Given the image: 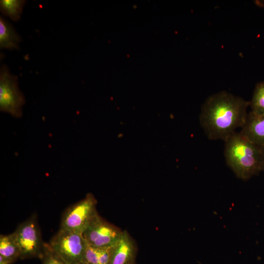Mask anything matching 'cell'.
I'll list each match as a JSON object with an SVG mask.
<instances>
[{"label": "cell", "instance_id": "1", "mask_svg": "<svg viewBox=\"0 0 264 264\" xmlns=\"http://www.w3.org/2000/svg\"><path fill=\"white\" fill-rule=\"evenodd\" d=\"M249 102L226 91L208 97L199 114L200 124L210 140L225 141L243 126Z\"/></svg>", "mask_w": 264, "mask_h": 264}, {"label": "cell", "instance_id": "2", "mask_svg": "<svg viewBox=\"0 0 264 264\" xmlns=\"http://www.w3.org/2000/svg\"><path fill=\"white\" fill-rule=\"evenodd\" d=\"M224 142L226 163L237 177L246 180L262 171L261 147L240 132L233 133Z\"/></svg>", "mask_w": 264, "mask_h": 264}, {"label": "cell", "instance_id": "3", "mask_svg": "<svg viewBox=\"0 0 264 264\" xmlns=\"http://www.w3.org/2000/svg\"><path fill=\"white\" fill-rule=\"evenodd\" d=\"M96 204L97 200L94 196L88 194L83 199L65 210L62 217L60 228L82 234L98 215Z\"/></svg>", "mask_w": 264, "mask_h": 264}, {"label": "cell", "instance_id": "4", "mask_svg": "<svg viewBox=\"0 0 264 264\" xmlns=\"http://www.w3.org/2000/svg\"><path fill=\"white\" fill-rule=\"evenodd\" d=\"M25 103L24 96L20 90L18 77L12 75L5 65L0 70V110L15 118L22 115Z\"/></svg>", "mask_w": 264, "mask_h": 264}, {"label": "cell", "instance_id": "5", "mask_svg": "<svg viewBox=\"0 0 264 264\" xmlns=\"http://www.w3.org/2000/svg\"><path fill=\"white\" fill-rule=\"evenodd\" d=\"M48 244L68 264L84 261L87 242L82 234L60 228Z\"/></svg>", "mask_w": 264, "mask_h": 264}, {"label": "cell", "instance_id": "6", "mask_svg": "<svg viewBox=\"0 0 264 264\" xmlns=\"http://www.w3.org/2000/svg\"><path fill=\"white\" fill-rule=\"evenodd\" d=\"M20 251V258H41L44 243L42 241L36 216L21 223L12 233Z\"/></svg>", "mask_w": 264, "mask_h": 264}, {"label": "cell", "instance_id": "7", "mask_svg": "<svg viewBox=\"0 0 264 264\" xmlns=\"http://www.w3.org/2000/svg\"><path fill=\"white\" fill-rule=\"evenodd\" d=\"M117 227L109 223L98 214L82 233L86 242L96 248L113 246L121 233Z\"/></svg>", "mask_w": 264, "mask_h": 264}, {"label": "cell", "instance_id": "8", "mask_svg": "<svg viewBox=\"0 0 264 264\" xmlns=\"http://www.w3.org/2000/svg\"><path fill=\"white\" fill-rule=\"evenodd\" d=\"M136 254L135 244L126 231L122 233L111 249L110 264H133Z\"/></svg>", "mask_w": 264, "mask_h": 264}, {"label": "cell", "instance_id": "9", "mask_svg": "<svg viewBox=\"0 0 264 264\" xmlns=\"http://www.w3.org/2000/svg\"><path fill=\"white\" fill-rule=\"evenodd\" d=\"M240 132L254 144L264 146V115L248 112Z\"/></svg>", "mask_w": 264, "mask_h": 264}, {"label": "cell", "instance_id": "10", "mask_svg": "<svg viewBox=\"0 0 264 264\" xmlns=\"http://www.w3.org/2000/svg\"><path fill=\"white\" fill-rule=\"evenodd\" d=\"M22 38L12 25L0 16V48L9 50L19 49Z\"/></svg>", "mask_w": 264, "mask_h": 264}, {"label": "cell", "instance_id": "11", "mask_svg": "<svg viewBox=\"0 0 264 264\" xmlns=\"http://www.w3.org/2000/svg\"><path fill=\"white\" fill-rule=\"evenodd\" d=\"M0 255L14 262L20 258V251L12 233L0 235Z\"/></svg>", "mask_w": 264, "mask_h": 264}, {"label": "cell", "instance_id": "12", "mask_svg": "<svg viewBox=\"0 0 264 264\" xmlns=\"http://www.w3.org/2000/svg\"><path fill=\"white\" fill-rule=\"evenodd\" d=\"M26 3L24 0H1L0 9L5 16L9 17L12 21H19L22 13L23 8Z\"/></svg>", "mask_w": 264, "mask_h": 264}, {"label": "cell", "instance_id": "13", "mask_svg": "<svg viewBox=\"0 0 264 264\" xmlns=\"http://www.w3.org/2000/svg\"><path fill=\"white\" fill-rule=\"evenodd\" d=\"M249 106L251 112L258 115H264V81L256 85Z\"/></svg>", "mask_w": 264, "mask_h": 264}, {"label": "cell", "instance_id": "14", "mask_svg": "<svg viewBox=\"0 0 264 264\" xmlns=\"http://www.w3.org/2000/svg\"><path fill=\"white\" fill-rule=\"evenodd\" d=\"M40 259L42 264H68L50 248L48 243H44Z\"/></svg>", "mask_w": 264, "mask_h": 264}, {"label": "cell", "instance_id": "15", "mask_svg": "<svg viewBox=\"0 0 264 264\" xmlns=\"http://www.w3.org/2000/svg\"><path fill=\"white\" fill-rule=\"evenodd\" d=\"M84 261L88 264H99L98 248L87 242L84 255Z\"/></svg>", "mask_w": 264, "mask_h": 264}, {"label": "cell", "instance_id": "16", "mask_svg": "<svg viewBox=\"0 0 264 264\" xmlns=\"http://www.w3.org/2000/svg\"><path fill=\"white\" fill-rule=\"evenodd\" d=\"M112 246L97 248L99 264H110L111 258Z\"/></svg>", "mask_w": 264, "mask_h": 264}, {"label": "cell", "instance_id": "17", "mask_svg": "<svg viewBox=\"0 0 264 264\" xmlns=\"http://www.w3.org/2000/svg\"><path fill=\"white\" fill-rule=\"evenodd\" d=\"M14 261L0 255V264H11Z\"/></svg>", "mask_w": 264, "mask_h": 264}, {"label": "cell", "instance_id": "18", "mask_svg": "<svg viewBox=\"0 0 264 264\" xmlns=\"http://www.w3.org/2000/svg\"><path fill=\"white\" fill-rule=\"evenodd\" d=\"M261 167L264 172V146L261 147Z\"/></svg>", "mask_w": 264, "mask_h": 264}, {"label": "cell", "instance_id": "19", "mask_svg": "<svg viewBox=\"0 0 264 264\" xmlns=\"http://www.w3.org/2000/svg\"><path fill=\"white\" fill-rule=\"evenodd\" d=\"M255 2L259 6H264V0H256Z\"/></svg>", "mask_w": 264, "mask_h": 264}, {"label": "cell", "instance_id": "20", "mask_svg": "<svg viewBox=\"0 0 264 264\" xmlns=\"http://www.w3.org/2000/svg\"><path fill=\"white\" fill-rule=\"evenodd\" d=\"M78 264H88L87 263L84 261H83L81 262L80 263H78Z\"/></svg>", "mask_w": 264, "mask_h": 264}, {"label": "cell", "instance_id": "21", "mask_svg": "<svg viewBox=\"0 0 264 264\" xmlns=\"http://www.w3.org/2000/svg\"><path fill=\"white\" fill-rule=\"evenodd\" d=\"M135 264V263H134V264Z\"/></svg>", "mask_w": 264, "mask_h": 264}]
</instances>
